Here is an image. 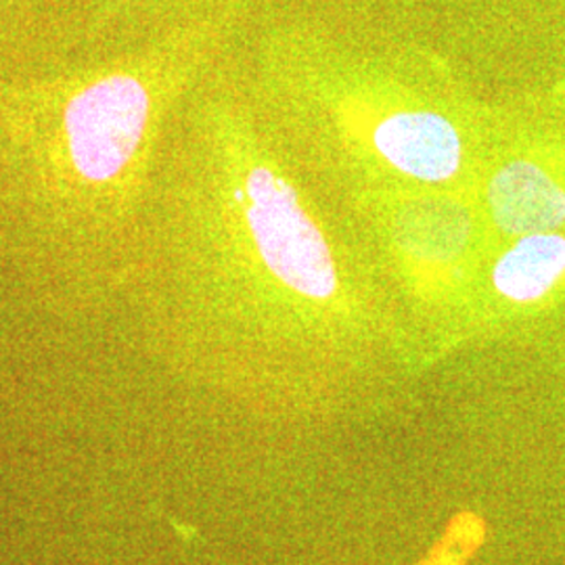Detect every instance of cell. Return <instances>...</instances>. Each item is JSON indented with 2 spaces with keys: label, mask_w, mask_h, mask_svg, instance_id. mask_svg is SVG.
<instances>
[{
  "label": "cell",
  "mask_w": 565,
  "mask_h": 565,
  "mask_svg": "<svg viewBox=\"0 0 565 565\" xmlns=\"http://www.w3.org/2000/svg\"><path fill=\"white\" fill-rule=\"evenodd\" d=\"M198 74L172 46L0 65V266L82 300L126 291L166 135Z\"/></svg>",
  "instance_id": "6da1fadb"
},
{
  "label": "cell",
  "mask_w": 565,
  "mask_h": 565,
  "mask_svg": "<svg viewBox=\"0 0 565 565\" xmlns=\"http://www.w3.org/2000/svg\"><path fill=\"white\" fill-rule=\"evenodd\" d=\"M371 141L385 163L417 181H450L463 163V141L455 124L427 109L396 111L377 121Z\"/></svg>",
  "instance_id": "7a4b0ae2"
},
{
  "label": "cell",
  "mask_w": 565,
  "mask_h": 565,
  "mask_svg": "<svg viewBox=\"0 0 565 565\" xmlns=\"http://www.w3.org/2000/svg\"><path fill=\"white\" fill-rule=\"evenodd\" d=\"M488 205L497 226L524 237L565 224V189L532 162L503 166L488 184Z\"/></svg>",
  "instance_id": "3957f363"
},
{
  "label": "cell",
  "mask_w": 565,
  "mask_h": 565,
  "mask_svg": "<svg viewBox=\"0 0 565 565\" xmlns=\"http://www.w3.org/2000/svg\"><path fill=\"white\" fill-rule=\"evenodd\" d=\"M565 277V235L557 231L524 235L492 268L494 289L513 303H534Z\"/></svg>",
  "instance_id": "277c9868"
},
{
  "label": "cell",
  "mask_w": 565,
  "mask_h": 565,
  "mask_svg": "<svg viewBox=\"0 0 565 565\" xmlns=\"http://www.w3.org/2000/svg\"><path fill=\"white\" fill-rule=\"evenodd\" d=\"M488 524L478 511L461 509L446 522L443 534L413 565H469L484 546Z\"/></svg>",
  "instance_id": "5b68a950"
}]
</instances>
